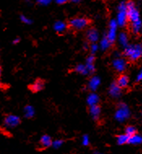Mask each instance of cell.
Masks as SVG:
<instances>
[{
  "mask_svg": "<svg viewBox=\"0 0 142 154\" xmlns=\"http://www.w3.org/2000/svg\"><path fill=\"white\" fill-rule=\"evenodd\" d=\"M124 55L128 59L132 61H136L142 57V43L128 45L124 48Z\"/></svg>",
  "mask_w": 142,
  "mask_h": 154,
  "instance_id": "6da1fadb",
  "label": "cell"
},
{
  "mask_svg": "<svg viewBox=\"0 0 142 154\" xmlns=\"http://www.w3.org/2000/svg\"><path fill=\"white\" fill-rule=\"evenodd\" d=\"M130 116H131V112L128 105L124 103H120L114 113L115 120L119 122H124L130 118Z\"/></svg>",
  "mask_w": 142,
  "mask_h": 154,
  "instance_id": "7a4b0ae2",
  "label": "cell"
},
{
  "mask_svg": "<svg viewBox=\"0 0 142 154\" xmlns=\"http://www.w3.org/2000/svg\"><path fill=\"white\" fill-rule=\"evenodd\" d=\"M128 15H127V7L126 3L122 2L118 7V14L116 21L119 26L124 27L128 23Z\"/></svg>",
  "mask_w": 142,
  "mask_h": 154,
  "instance_id": "3957f363",
  "label": "cell"
},
{
  "mask_svg": "<svg viewBox=\"0 0 142 154\" xmlns=\"http://www.w3.org/2000/svg\"><path fill=\"white\" fill-rule=\"evenodd\" d=\"M127 7V15H128V20H130L132 23L140 20V12L138 9L135 5V3L132 1H128L126 3Z\"/></svg>",
  "mask_w": 142,
  "mask_h": 154,
  "instance_id": "277c9868",
  "label": "cell"
},
{
  "mask_svg": "<svg viewBox=\"0 0 142 154\" xmlns=\"http://www.w3.org/2000/svg\"><path fill=\"white\" fill-rule=\"evenodd\" d=\"M89 20L85 17H74L69 21V26L75 30H82L89 25Z\"/></svg>",
  "mask_w": 142,
  "mask_h": 154,
  "instance_id": "5b68a950",
  "label": "cell"
},
{
  "mask_svg": "<svg viewBox=\"0 0 142 154\" xmlns=\"http://www.w3.org/2000/svg\"><path fill=\"white\" fill-rule=\"evenodd\" d=\"M20 123V118L19 116L15 114H9L6 116L3 120V125L7 128L12 129L19 126Z\"/></svg>",
  "mask_w": 142,
  "mask_h": 154,
  "instance_id": "8992f818",
  "label": "cell"
},
{
  "mask_svg": "<svg viewBox=\"0 0 142 154\" xmlns=\"http://www.w3.org/2000/svg\"><path fill=\"white\" fill-rule=\"evenodd\" d=\"M118 26L119 25L117 24V21L114 19L111 20L110 23H109V29L108 32H107V34H106V37L111 43H113L116 40V38H117Z\"/></svg>",
  "mask_w": 142,
  "mask_h": 154,
  "instance_id": "52a82bcc",
  "label": "cell"
},
{
  "mask_svg": "<svg viewBox=\"0 0 142 154\" xmlns=\"http://www.w3.org/2000/svg\"><path fill=\"white\" fill-rule=\"evenodd\" d=\"M112 66L117 72L122 73L127 69V61L122 57H115L112 61Z\"/></svg>",
  "mask_w": 142,
  "mask_h": 154,
  "instance_id": "ba28073f",
  "label": "cell"
},
{
  "mask_svg": "<svg viewBox=\"0 0 142 154\" xmlns=\"http://www.w3.org/2000/svg\"><path fill=\"white\" fill-rule=\"evenodd\" d=\"M121 87L118 85L117 82H112L111 86H110V88H109V94L111 96H112L113 98H119L120 95H121Z\"/></svg>",
  "mask_w": 142,
  "mask_h": 154,
  "instance_id": "9c48e42d",
  "label": "cell"
},
{
  "mask_svg": "<svg viewBox=\"0 0 142 154\" xmlns=\"http://www.w3.org/2000/svg\"><path fill=\"white\" fill-rule=\"evenodd\" d=\"M86 37L88 41L91 43H97V42L99 40V34L98 30L94 28L89 29L87 31Z\"/></svg>",
  "mask_w": 142,
  "mask_h": 154,
  "instance_id": "30bf717a",
  "label": "cell"
},
{
  "mask_svg": "<svg viewBox=\"0 0 142 154\" xmlns=\"http://www.w3.org/2000/svg\"><path fill=\"white\" fill-rule=\"evenodd\" d=\"M101 85V79L98 76H93L89 79V83H88V88L92 91H97L99 86Z\"/></svg>",
  "mask_w": 142,
  "mask_h": 154,
  "instance_id": "8fae6325",
  "label": "cell"
},
{
  "mask_svg": "<svg viewBox=\"0 0 142 154\" xmlns=\"http://www.w3.org/2000/svg\"><path fill=\"white\" fill-rule=\"evenodd\" d=\"M87 104H89V107L93 106V105H98V102H99V96L98 94L94 92L90 93L86 99Z\"/></svg>",
  "mask_w": 142,
  "mask_h": 154,
  "instance_id": "7c38bea8",
  "label": "cell"
},
{
  "mask_svg": "<svg viewBox=\"0 0 142 154\" xmlns=\"http://www.w3.org/2000/svg\"><path fill=\"white\" fill-rule=\"evenodd\" d=\"M95 57L93 55H90L88 56V58L86 59V62H85V66H86L87 69L89 71V73H93L95 71Z\"/></svg>",
  "mask_w": 142,
  "mask_h": 154,
  "instance_id": "4fadbf2b",
  "label": "cell"
},
{
  "mask_svg": "<svg viewBox=\"0 0 142 154\" xmlns=\"http://www.w3.org/2000/svg\"><path fill=\"white\" fill-rule=\"evenodd\" d=\"M89 114L91 115L93 119L98 120L101 115V108L99 105H93L89 108Z\"/></svg>",
  "mask_w": 142,
  "mask_h": 154,
  "instance_id": "5bb4252c",
  "label": "cell"
},
{
  "mask_svg": "<svg viewBox=\"0 0 142 154\" xmlns=\"http://www.w3.org/2000/svg\"><path fill=\"white\" fill-rule=\"evenodd\" d=\"M118 42L120 44L121 47L125 48L128 47V34H126L125 32H121L119 35H118Z\"/></svg>",
  "mask_w": 142,
  "mask_h": 154,
  "instance_id": "9a60e30c",
  "label": "cell"
},
{
  "mask_svg": "<svg viewBox=\"0 0 142 154\" xmlns=\"http://www.w3.org/2000/svg\"><path fill=\"white\" fill-rule=\"evenodd\" d=\"M111 42H110V40L107 38V37L105 36L103 37L100 40V42H99V48L100 50L102 51H106L108 50L109 48L111 47Z\"/></svg>",
  "mask_w": 142,
  "mask_h": 154,
  "instance_id": "2e32d148",
  "label": "cell"
},
{
  "mask_svg": "<svg viewBox=\"0 0 142 154\" xmlns=\"http://www.w3.org/2000/svg\"><path fill=\"white\" fill-rule=\"evenodd\" d=\"M67 24L64 21L59 20V21H56L54 24V29L57 32V33H64V31L67 29Z\"/></svg>",
  "mask_w": 142,
  "mask_h": 154,
  "instance_id": "e0dca14e",
  "label": "cell"
},
{
  "mask_svg": "<svg viewBox=\"0 0 142 154\" xmlns=\"http://www.w3.org/2000/svg\"><path fill=\"white\" fill-rule=\"evenodd\" d=\"M52 143H53V141L51 140V137H50V135L44 134V135H42V137H41L40 143H41V145L42 147H44V148L50 147V146H52Z\"/></svg>",
  "mask_w": 142,
  "mask_h": 154,
  "instance_id": "ac0fdd59",
  "label": "cell"
},
{
  "mask_svg": "<svg viewBox=\"0 0 142 154\" xmlns=\"http://www.w3.org/2000/svg\"><path fill=\"white\" fill-rule=\"evenodd\" d=\"M24 115L26 118H34L35 115V109L32 105H26L24 109Z\"/></svg>",
  "mask_w": 142,
  "mask_h": 154,
  "instance_id": "d6986e66",
  "label": "cell"
},
{
  "mask_svg": "<svg viewBox=\"0 0 142 154\" xmlns=\"http://www.w3.org/2000/svg\"><path fill=\"white\" fill-rule=\"evenodd\" d=\"M44 87V83L41 80H37L30 86V89L34 92H38L40 91H42Z\"/></svg>",
  "mask_w": 142,
  "mask_h": 154,
  "instance_id": "ffe728a7",
  "label": "cell"
},
{
  "mask_svg": "<svg viewBox=\"0 0 142 154\" xmlns=\"http://www.w3.org/2000/svg\"><path fill=\"white\" fill-rule=\"evenodd\" d=\"M128 143L132 144V145H138L142 143V136L141 134H135L129 137Z\"/></svg>",
  "mask_w": 142,
  "mask_h": 154,
  "instance_id": "44dd1931",
  "label": "cell"
},
{
  "mask_svg": "<svg viewBox=\"0 0 142 154\" xmlns=\"http://www.w3.org/2000/svg\"><path fill=\"white\" fill-rule=\"evenodd\" d=\"M118 85L120 86L121 88H123V87H128V83H129V79H128V77L127 75H124V74H123V75L120 76L119 77V79H118L117 81Z\"/></svg>",
  "mask_w": 142,
  "mask_h": 154,
  "instance_id": "7402d4cb",
  "label": "cell"
},
{
  "mask_svg": "<svg viewBox=\"0 0 142 154\" xmlns=\"http://www.w3.org/2000/svg\"><path fill=\"white\" fill-rule=\"evenodd\" d=\"M141 29L142 22L141 20L132 23V30L134 34H139V33H141Z\"/></svg>",
  "mask_w": 142,
  "mask_h": 154,
  "instance_id": "603a6c76",
  "label": "cell"
},
{
  "mask_svg": "<svg viewBox=\"0 0 142 154\" xmlns=\"http://www.w3.org/2000/svg\"><path fill=\"white\" fill-rule=\"evenodd\" d=\"M75 71L76 73H81L82 75H87L89 74V71L87 69L85 65H83V64H79L75 67Z\"/></svg>",
  "mask_w": 142,
  "mask_h": 154,
  "instance_id": "cb8c5ba5",
  "label": "cell"
},
{
  "mask_svg": "<svg viewBox=\"0 0 142 154\" xmlns=\"http://www.w3.org/2000/svg\"><path fill=\"white\" fill-rule=\"evenodd\" d=\"M128 140H129V136L126 134H120L117 137V143L120 145H123L125 143H128Z\"/></svg>",
  "mask_w": 142,
  "mask_h": 154,
  "instance_id": "d4e9b609",
  "label": "cell"
},
{
  "mask_svg": "<svg viewBox=\"0 0 142 154\" xmlns=\"http://www.w3.org/2000/svg\"><path fill=\"white\" fill-rule=\"evenodd\" d=\"M125 134H128L129 137L132 136V135H133V134H137V129H136V127H134L133 126H127L125 129Z\"/></svg>",
  "mask_w": 142,
  "mask_h": 154,
  "instance_id": "484cf974",
  "label": "cell"
},
{
  "mask_svg": "<svg viewBox=\"0 0 142 154\" xmlns=\"http://www.w3.org/2000/svg\"><path fill=\"white\" fill-rule=\"evenodd\" d=\"M64 144V141L62 140H54L53 143H52V147H53L54 149H60L62 146Z\"/></svg>",
  "mask_w": 142,
  "mask_h": 154,
  "instance_id": "4316f807",
  "label": "cell"
},
{
  "mask_svg": "<svg viewBox=\"0 0 142 154\" xmlns=\"http://www.w3.org/2000/svg\"><path fill=\"white\" fill-rule=\"evenodd\" d=\"M20 18V20H21L24 24H25V25H31V24L33 23V20H31L30 18H28V17L25 16V15H21Z\"/></svg>",
  "mask_w": 142,
  "mask_h": 154,
  "instance_id": "83f0119b",
  "label": "cell"
},
{
  "mask_svg": "<svg viewBox=\"0 0 142 154\" xmlns=\"http://www.w3.org/2000/svg\"><path fill=\"white\" fill-rule=\"evenodd\" d=\"M99 49H100L99 48V45L97 44V43H92V44L90 45V51H91L92 55L96 53Z\"/></svg>",
  "mask_w": 142,
  "mask_h": 154,
  "instance_id": "f1b7e54d",
  "label": "cell"
},
{
  "mask_svg": "<svg viewBox=\"0 0 142 154\" xmlns=\"http://www.w3.org/2000/svg\"><path fill=\"white\" fill-rule=\"evenodd\" d=\"M81 143L84 146H88L89 144V137L88 134H84L82 136V140H81Z\"/></svg>",
  "mask_w": 142,
  "mask_h": 154,
  "instance_id": "f546056e",
  "label": "cell"
},
{
  "mask_svg": "<svg viewBox=\"0 0 142 154\" xmlns=\"http://www.w3.org/2000/svg\"><path fill=\"white\" fill-rule=\"evenodd\" d=\"M51 3V0H37V3L42 6H47Z\"/></svg>",
  "mask_w": 142,
  "mask_h": 154,
  "instance_id": "4dcf8cb0",
  "label": "cell"
},
{
  "mask_svg": "<svg viewBox=\"0 0 142 154\" xmlns=\"http://www.w3.org/2000/svg\"><path fill=\"white\" fill-rule=\"evenodd\" d=\"M137 82L142 81V69L141 70V71H140V72H139V73L137 74Z\"/></svg>",
  "mask_w": 142,
  "mask_h": 154,
  "instance_id": "1f68e13d",
  "label": "cell"
},
{
  "mask_svg": "<svg viewBox=\"0 0 142 154\" xmlns=\"http://www.w3.org/2000/svg\"><path fill=\"white\" fill-rule=\"evenodd\" d=\"M55 1L56 3H58V4H64V3H66L68 1V0H55Z\"/></svg>",
  "mask_w": 142,
  "mask_h": 154,
  "instance_id": "d6a6232c",
  "label": "cell"
},
{
  "mask_svg": "<svg viewBox=\"0 0 142 154\" xmlns=\"http://www.w3.org/2000/svg\"><path fill=\"white\" fill-rule=\"evenodd\" d=\"M20 42V38H16L13 41H12V43L13 44H17V43H19Z\"/></svg>",
  "mask_w": 142,
  "mask_h": 154,
  "instance_id": "836d02e7",
  "label": "cell"
},
{
  "mask_svg": "<svg viewBox=\"0 0 142 154\" xmlns=\"http://www.w3.org/2000/svg\"><path fill=\"white\" fill-rule=\"evenodd\" d=\"M71 1H72L74 3H78V2H80V0H71Z\"/></svg>",
  "mask_w": 142,
  "mask_h": 154,
  "instance_id": "e575fe53",
  "label": "cell"
},
{
  "mask_svg": "<svg viewBox=\"0 0 142 154\" xmlns=\"http://www.w3.org/2000/svg\"><path fill=\"white\" fill-rule=\"evenodd\" d=\"M94 154H104V153H102V152H95Z\"/></svg>",
  "mask_w": 142,
  "mask_h": 154,
  "instance_id": "d590c367",
  "label": "cell"
},
{
  "mask_svg": "<svg viewBox=\"0 0 142 154\" xmlns=\"http://www.w3.org/2000/svg\"><path fill=\"white\" fill-rule=\"evenodd\" d=\"M1 73H2V69H1V68H0V76H1Z\"/></svg>",
  "mask_w": 142,
  "mask_h": 154,
  "instance_id": "8d00e7d4",
  "label": "cell"
},
{
  "mask_svg": "<svg viewBox=\"0 0 142 154\" xmlns=\"http://www.w3.org/2000/svg\"><path fill=\"white\" fill-rule=\"evenodd\" d=\"M141 33H142V29H141Z\"/></svg>",
  "mask_w": 142,
  "mask_h": 154,
  "instance_id": "74e56055",
  "label": "cell"
}]
</instances>
